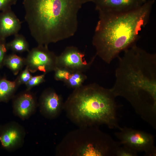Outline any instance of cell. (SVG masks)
Wrapping results in <instances>:
<instances>
[{"mask_svg":"<svg viewBox=\"0 0 156 156\" xmlns=\"http://www.w3.org/2000/svg\"><path fill=\"white\" fill-rule=\"evenodd\" d=\"M17 0H0V11L11 8V6L15 5Z\"/></svg>","mask_w":156,"mask_h":156,"instance_id":"603a6c76","label":"cell"},{"mask_svg":"<svg viewBox=\"0 0 156 156\" xmlns=\"http://www.w3.org/2000/svg\"><path fill=\"white\" fill-rule=\"evenodd\" d=\"M25 133L24 128L18 123L10 122L2 128L0 132V142L2 146L13 151L23 145Z\"/></svg>","mask_w":156,"mask_h":156,"instance_id":"8fae6325","label":"cell"},{"mask_svg":"<svg viewBox=\"0 0 156 156\" xmlns=\"http://www.w3.org/2000/svg\"><path fill=\"white\" fill-rule=\"evenodd\" d=\"M8 50L5 39L0 38V68L4 65Z\"/></svg>","mask_w":156,"mask_h":156,"instance_id":"7402d4cb","label":"cell"},{"mask_svg":"<svg viewBox=\"0 0 156 156\" xmlns=\"http://www.w3.org/2000/svg\"><path fill=\"white\" fill-rule=\"evenodd\" d=\"M22 22L11 8L0 13V38L5 39L18 33Z\"/></svg>","mask_w":156,"mask_h":156,"instance_id":"4fadbf2b","label":"cell"},{"mask_svg":"<svg viewBox=\"0 0 156 156\" xmlns=\"http://www.w3.org/2000/svg\"><path fill=\"white\" fill-rule=\"evenodd\" d=\"M32 76L29 80L25 84L27 91H30L34 87L38 85L45 81V74Z\"/></svg>","mask_w":156,"mask_h":156,"instance_id":"ac0fdd59","label":"cell"},{"mask_svg":"<svg viewBox=\"0 0 156 156\" xmlns=\"http://www.w3.org/2000/svg\"><path fill=\"white\" fill-rule=\"evenodd\" d=\"M110 89L115 97L124 98L136 112L151 125L156 122V54L136 44L125 49Z\"/></svg>","mask_w":156,"mask_h":156,"instance_id":"6da1fadb","label":"cell"},{"mask_svg":"<svg viewBox=\"0 0 156 156\" xmlns=\"http://www.w3.org/2000/svg\"></svg>","mask_w":156,"mask_h":156,"instance_id":"cb8c5ba5","label":"cell"},{"mask_svg":"<svg viewBox=\"0 0 156 156\" xmlns=\"http://www.w3.org/2000/svg\"><path fill=\"white\" fill-rule=\"evenodd\" d=\"M114 135L122 145L126 146L137 153L144 152L146 155L155 156L156 148L154 138L146 132L126 127H121Z\"/></svg>","mask_w":156,"mask_h":156,"instance_id":"8992f818","label":"cell"},{"mask_svg":"<svg viewBox=\"0 0 156 156\" xmlns=\"http://www.w3.org/2000/svg\"><path fill=\"white\" fill-rule=\"evenodd\" d=\"M91 0H23L25 19L38 45L73 36L78 27V12Z\"/></svg>","mask_w":156,"mask_h":156,"instance_id":"7a4b0ae2","label":"cell"},{"mask_svg":"<svg viewBox=\"0 0 156 156\" xmlns=\"http://www.w3.org/2000/svg\"><path fill=\"white\" fill-rule=\"evenodd\" d=\"M154 0L132 10L116 14L99 13L92 44L96 55L110 64L122 51L135 44L148 22Z\"/></svg>","mask_w":156,"mask_h":156,"instance_id":"3957f363","label":"cell"},{"mask_svg":"<svg viewBox=\"0 0 156 156\" xmlns=\"http://www.w3.org/2000/svg\"><path fill=\"white\" fill-rule=\"evenodd\" d=\"M121 145L97 126L79 127L66 135L56 153L61 156H114Z\"/></svg>","mask_w":156,"mask_h":156,"instance_id":"5b68a950","label":"cell"},{"mask_svg":"<svg viewBox=\"0 0 156 156\" xmlns=\"http://www.w3.org/2000/svg\"><path fill=\"white\" fill-rule=\"evenodd\" d=\"M64 103L62 96L51 88L44 90L39 99V106L41 114L49 119L59 116L63 109Z\"/></svg>","mask_w":156,"mask_h":156,"instance_id":"9c48e42d","label":"cell"},{"mask_svg":"<svg viewBox=\"0 0 156 156\" xmlns=\"http://www.w3.org/2000/svg\"><path fill=\"white\" fill-rule=\"evenodd\" d=\"M27 67L26 66L16 79L19 86L22 84H25L29 80L32 76Z\"/></svg>","mask_w":156,"mask_h":156,"instance_id":"d6986e66","label":"cell"},{"mask_svg":"<svg viewBox=\"0 0 156 156\" xmlns=\"http://www.w3.org/2000/svg\"><path fill=\"white\" fill-rule=\"evenodd\" d=\"M146 0H91L99 13L116 14L135 9L144 3Z\"/></svg>","mask_w":156,"mask_h":156,"instance_id":"30bf717a","label":"cell"},{"mask_svg":"<svg viewBox=\"0 0 156 156\" xmlns=\"http://www.w3.org/2000/svg\"><path fill=\"white\" fill-rule=\"evenodd\" d=\"M19 86L15 79L10 81L0 78V102H7L12 98Z\"/></svg>","mask_w":156,"mask_h":156,"instance_id":"5bb4252c","label":"cell"},{"mask_svg":"<svg viewBox=\"0 0 156 156\" xmlns=\"http://www.w3.org/2000/svg\"><path fill=\"white\" fill-rule=\"evenodd\" d=\"M54 71L55 79L57 81H63L68 79L71 73L67 70L58 68Z\"/></svg>","mask_w":156,"mask_h":156,"instance_id":"44dd1931","label":"cell"},{"mask_svg":"<svg viewBox=\"0 0 156 156\" xmlns=\"http://www.w3.org/2000/svg\"><path fill=\"white\" fill-rule=\"evenodd\" d=\"M14 36L13 39L6 43L8 49H10L14 52L20 53L25 51L29 52V45L24 36L18 33Z\"/></svg>","mask_w":156,"mask_h":156,"instance_id":"2e32d148","label":"cell"},{"mask_svg":"<svg viewBox=\"0 0 156 156\" xmlns=\"http://www.w3.org/2000/svg\"><path fill=\"white\" fill-rule=\"evenodd\" d=\"M119 147L116 151V156H137L138 153L124 145Z\"/></svg>","mask_w":156,"mask_h":156,"instance_id":"ffe728a7","label":"cell"},{"mask_svg":"<svg viewBox=\"0 0 156 156\" xmlns=\"http://www.w3.org/2000/svg\"><path fill=\"white\" fill-rule=\"evenodd\" d=\"M87 78L83 72H75L71 73L68 79L64 82L69 88L75 89L82 86Z\"/></svg>","mask_w":156,"mask_h":156,"instance_id":"e0dca14e","label":"cell"},{"mask_svg":"<svg viewBox=\"0 0 156 156\" xmlns=\"http://www.w3.org/2000/svg\"><path fill=\"white\" fill-rule=\"evenodd\" d=\"M4 65L10 69L14 75H16L25 65V59L15 54H11L6 56Z\"/></svg>","mask_w":156,"mask_h":156,"instance_id":"9a60e30c","label":"cell"},{"mask_svg":"<svg viewBox=\"0 0 156 156\" xmlns=\"http://www.w3.org/2000/svg\"><path fill=\"white\" fill-rule=\"evenodd\" d=\"M85 54L77 48L70 46L67 47L59 56H57V67L70 73L83 72L89 69L96 55L88 62L85 58Z\"/></svg>","mask_w":156,"mask_h":156,"instance_id":"ba28073f","label":"cell"},{"mask_svg":"<svg viewBox=\"0 0 156 156\" xmlns=\"http://www.w3.org/2000/svg\"><path fill=\"white\" fill-rule=\"evenodd\" d=\"M36 105V98L29 91L26 90L16 96L13 103L14 113L23 120L28 118L34 113Z\"/></svg>","mask_w":156,"mask_h":156,"instance_id":"7c38bea8","label":"cell"},{"mask_svg":"<svg viewBox=\"0 0 156 156\" xmlns=\"http://www.w3.org/2000/svg\"><path fill=\"white\" fill-rule=\"evenodd\" d=\"M110 89L93 83L74 89L64 103L63 110L79 127L103 125L111 129L120 127L117 116L118 106Z\"/></svg>","mask_w":156,"mask_h":156,"instance_id":"277c9868","label":"cell"},{"mask_svg":"<svg viewBox=\"0 0 156 156\" xmlns=\"http://www.w3.org/2000/svg\"><path fill=\"white\" fill-rule=\"evenodd\" d=\"M57 56L48 49V46L38 45L28 52L25 58V65L30 72L37 71L45 74L54 70L57 68Z\"/></svg>","mask_w":156,"mask_h":156,"instance_id":"52a82bcc","label":"cell"}]
</instances>
